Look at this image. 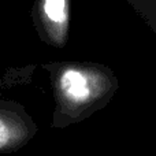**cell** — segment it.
<instances>
[{
  "mask_svg": "<svg viewBox=\"0 0 156 156\" xmlns=\"http://www.w3.org/2000/svg\"><path fill=\"white\" fill-rule=\"evenodd\" d=\"M41 18L52 43L62 45L66 41L69 27V3L67 0H43Z\"/></svg>",
  "mask_w": 156,
  "mask_h": 156,
  "instance_id": "2",
  "label": "cell"
},
{
  "mask_svg": "<svg viewBox=\"0 0 156 156\" xmlns=\"http://www.w3.org/2000/svg\"><path fill=\"white\" fill-rule=\"evenodd\" d=\"M29 137V127L19 116L0 110V152L22 147Z\"/></svg>",
  "mask_w": 156,
  "mask_h": 156,
  "instance_id": "3",
  "label": "cell"
},
{
  "mask_svg": "<svg viewBox=\"0 0 156 156\" xmlns=\"http://www.w3.org/2000/svg\"><path fill=\"white\" fill-rule=\"evenodd\" d=\"M115 77L94 65H65L55 76V90L63 114L78 116L104 104L114 93Z\"/></svg>",
  "mask_w": 156,
  "mask_h": 156,
  "instance_id": "1",
  "label": "cell"
}]
</instances>
